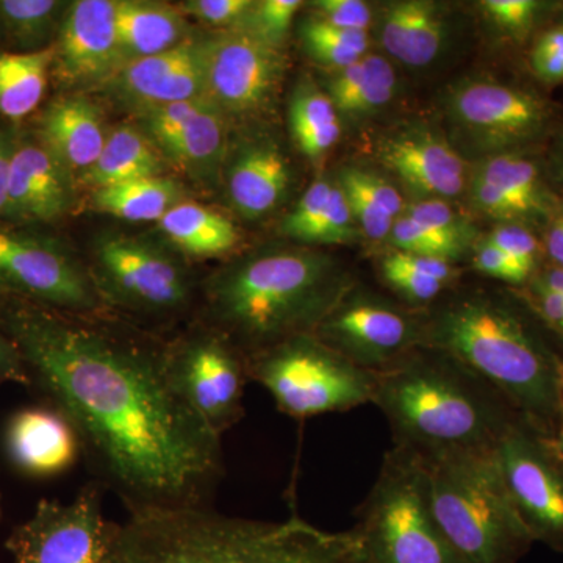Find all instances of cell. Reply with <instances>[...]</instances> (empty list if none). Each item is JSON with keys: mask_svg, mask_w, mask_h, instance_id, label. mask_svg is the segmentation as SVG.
I'll return each mask as SVG.
<instances>
[{"mask_svg": "<svg viewBox=\"0 0 563 563\" xmlns=\"http://www.w3.org/2000/svg\"><path fill=\"white\" fill-rule=\"evenodd\" d=\"M111 95L141 113L177 102L206 99L201 40L121 66L109 81Z\"/></svg>", "mask_w": 563, "mask_h": 563, "instance_id": "obj_18", "label": "cell"}, {"mask_svg": "<svg viewBox=\"0 0 563 563\" xmlns=\"http://www.w3.org/2000/svg\"><path fill=\"white\" fill-rule=\"evenodd\" d=\"M117 32L125 65L179 46L187 40V22L168 3L117 0Z\"/></svg>", "mask_w": 563, "mask_h": 563, "instance_id": "obj_25", "label": "cell"}, {"mask_svg": "<svg viewBox=\"0 0 563 563\" xmlns=\"http://www.w3.org/2000/svg\"><path fill=\"white\" fill-rule=\"evenodd\" d=\"M9 383L31 384V374L22 361L21 352L0 329V387Z\"/></svg>", "mask_w": 563, "mask_h": 563, "instance_id": "obj_53", "label": "cell"}, {"mask_svg": "<svg viewBox=\"0 0 563 563\" xmlns=\"http://www.w3.org/2000/svg\"><path fill=\"white\" fill-rule=\"evenodd\" d=\"M11 462L31 476H55L76 463L81 443L76 429L60 410H21L7 428Z\"/></svg>", "mask_w": 563, "mask_h": 563, "instance_id": "obj_22", "label": "cell"}, {"mask_svg": "<svg viewBox=\"0 0 563 563\" xmlns=\"http://www.w3.org/2000/svg\"><path fill=\"white\" fill-rule=\"evenodd\" d=\"M290 124L299 147L312 162L321 161L342 135L332 99L310 80H303L292 92Z\"/></svg>", "mask_w": 563, "mask_h": 563, "instance_id": "obj_32", "label": "cell"}, {"mask_svg": "<svg viewBox=\"0 0 563 563\" xmlns=\"http://www.w3.org/2000/svg\"><path fill=\"white\" fill-rule=\"evenodd\" d=\"M0 295V329L129 510L207 507L221 439L181 398L166 344Z\"/></svg>", "mask_w": 563, "mask_h": 563, "instance_id": "obj_1", "label": "cell"}, {"mask_svg": "<svg viewBox=\"0 0 563 563\" xmlns=\"http://www.w3.org/2000/svg\"><path fill=\"white\" fill-rule=\"evenodd\" d=\"M184 201V190L172 177L122 181L92 192V207L129 222H158Z\"/></svg>", "mask_w": 563, "mask_h": 563, "instance_id": "obj_30", "label": "cell"}, {"mask_svg": "<svg viewBox=\"0 0 563 563\" xmlns=\"http://www.w3.org/2000/svg\"><path fill=\"white\" fill-rule=\"evenodd\" d=\"M299 0H263L254 2L242 21L233 29L250 33L255 38L280 49L287 38L292 18L301 9Z\"/></svg>", "mask_w": 563, "mask_h": 563, "instance_id": "obj_34", "label": "cell"}, {"mask_svg": "<svg viewBox=\"0 0 563 563\" xmlns=\"http://www.w3.org/2000/svg\"><path fill=\"white\" fill-rule=\"evenodd\" d=\"M363 62H365V77L350 113L354 117L383 109L391 101L396 91V74L390 63L379 55H365Z\"/></svg>", "mask_w": 563, "mask_h": 563, "instance_id": "obj_36", "label": "cell"}, {"mask_svg": "<svg viewBox=\"0 0 563 563\" xmlns=\"http://www.w3.org/2000/svg\"><path fill=\"white\" fill-rule=\"evenodd\" d=\"M526 299L533 312L563 339V295L529 284Z\"/></svg>", "mask_w": 563, "mask_h": 563, "instance_id": "obj_52", "label": "cell"}, {"mask_svg": "<svg viewBox=\"0 0 563 563\" xmlns=\"http://www.w3.org/2000/svg\"><path fill=\"white\" fill-rule=\"evenodd\" d=\"M407 217L412 218L422 228L428 229L437 236L451 244L454 250L462 252L465 242L466 228L455 211L443 199H424L409 207Z\"/></svg>", "mask_w": 563, "mask_h": 563, "instance_id": "obj_38", "label": "cell"}, {"mask_svg": "<svg viewBox=\"0 0 563 563\" xmlns=\"http://www.w3.org/2000/svg\"><path fill=\"white\" fill-rule=\"evenodd\" d=\"M473 265L485 276L495 277V279L507 282V284L523 285L526 282H531L533 277L531 269L526 268L525 265L488 242L477 247Z\"/></svg>", "mask_w": 563, "mask_h": 563, "instance_id": "obj_45", "label": "cell"}, {"mask_svg": "<svg viewBox=\"0 0 563 563\" xmlns=\"http://www.w3.org/2000/svg\"><path fill=\"white\" fill-rule=\"evenodd\" d=\"M11 155H13V144L9 136L0 131V214L5 213L7 198H9Z\"/></svg>", "mask_w": 563, "mask_h": 563, "instance_id": "obj_57", "label": "cell"}, {"mask_svg": "<svg viewBox=\"0 0 563 563\" xmlns=\"http://www.w3.org/2000/svg\"><path fill=\"white\" fill-rule=\"evenodd\" d=\"M488 243L498 247L507 255L515 258L526 268L536 272L537 261H539L540 244L537 242L533 233L518 222H504L498 225L492 235L488 236Z\"/></svg>", "mask_w": 563, "mask_h": 563, "instance_id": "obj_43", "label": "cell"}, {"mask_svg": "<svg viewBox=\"0 0 563 563\" xmlns=\"http://www.w3.org/2000/svg\"><path fill=\"white\" fill-rule=\"evenodd\" d=\"M321 20L336 27L366 32L372 24V11L361 0H318L313 3Z\"/></svg>", "mask_w": 563, "mask_h": 563, "instance_id": "obj_46", "label": "cell"}, {"mask_svg": "<svg viewBox=\"0 0 563 563\" xmlns=\"http://www.w3.org/2000/svg\"><path fill=\"white\" fill-rule=\"evenodd\" d=\"M92 282L107 307L169 318L187 312L195 285L172 252L144 239L109 235L95 247Z\"/></svg>", "mask_w": 563, "mask_h": 563, "instance_id": "obj_9", "label": "cell"}, {"mask_svg": "<svg viewBox=\"0 0 563 563\" xmlns=\"http://www.w3.org/2000/svg\"><path fill=\"white\" fill-rule=\"evenodd\" d=\"M340 185L361 192L366 199L376 203L380 210H384L393 220H398L404 209L401 195L391 187L383 177L373 173L361 172V169L350 168L343 172L340 177Z\"/></svg>", "mask_w": 563, "mask_h": 563, "instance_id": "obj_41", "label": "cell"}, {"mask_svg": "<svg viewBox=\"0 0 563 563\" xmlns=\"http://www.w3.org/2000/svg\"><path fill=\"white\" fill-rule=\"evenodd\" d=\"M376 404L398 446L420 455L492 451L518 417L490 385L432 347L374 373Z\"/></svg>", "mask_w": 563, "mask_h": 563, "instance_id": "obj_5", "label": "cell"}, {"mask_svg": "<svg viewBox=\"0 0 563 563\" xmlns=\"http://www.w3.org/2000/svg\"><path fill=\"white\" fill-rule=\"evenodd\" d=\"M493 461L533 543L563 553V461L551 440L517 418L493 448Z\"/></svg>", "mask_w": 563, "mask_h": 563, "instance_id": "obj_11", "label": "cell"}, {"mask_svg": "<svg viewBox=\"0 0 563 563\" xmlns=\"http://www.w3.org/2000/svg\"><path fill=\"white\" fill-rule=\"evenodd\" d=\"M250 0H188L181 3V13H188L211 27H235L250 11Z\"/></svg>", "mask_w": 563, "mask_h": 563, "instance_id": "obj_44", "label": "cell"}, {"mask_svg": "<svg viewBox=\"0 0 563 563\" xmlns=\"http://www.w3.org/2000/svg\"><path fill=\"white\" fill-rule=\"evenodd\" d=\"M422 346L450 355L537 432L554 435L562 412V362L501 298L474 291L444 303L424 321Z\"/></svg>", "mask_w": 563, "mask_h": 563, "instance_id": "obj_4", "label": "cell"}, {"mask_svg": "<svg viewBox=\"0 0 563 563\" xmlns=\"http://www.w3.org/2000/svg\"><path fill=\"white\" fill-rule=\"evenodd\" d=\"M333 184L328 177L314 180L295 210L282 222V233L299 242L314 243L324 220L325 207L331 199Z\"/></svg>", "mask_w": 563, "mask_h": 563, "instance_id": "obj_35", "label": "cell"}, {"mask_svg": "<svg viewBox=\"0 0 563 563\" xmlns=\"http://www.w3.org/2000/svg\"><path fill=\"white\" fill-rule=\"evenodd\" d=\"M0 295L79 317L109 310L90 272L46 236L0 229Z\"/></svg>", "mask_w": 563, "mask_h": 563, "instance_id": "obj_10", "label": "cell"}, {"mask_svg": "<svg viewBox=\"0 0 563 563\" xmlns=\"http://www.w3.org/2000/svg\"><path fill=\"white\" fill-rule=\"evenodd\" d=\"M166 358L181 398L220 439L242 420L246 358L221 332L195 329L166 344Z\"/></svg>", "mask_w": 563, "mask_h": 563, "instance_id": "obj_12", "label": "cell"}, {"mask_svg": "<svg viewBox=\"0 0 563 563\" xmlns=\"http://www.w3.org/2000/svg\"><path fill=\"white\" fill-rule=\"evenodd\" d=\"M559 390H561V402L563 409V363L561 365V380H559Z\"/></svg>", "mask_w": 563, "mask_h": 563, "instance_id": "obj_61", "label": "cell"}, {"mask_svg": "<svg viewBox=\"0 0 563 563\" xmlns=\"http://www.w3.org/2000/svg\"><path fill=\"white\" fill-rule=\"evenodd\" d=\"M74 195V174L40 139L13 144L5 217L20 221H55L68 213Z\"/></svg>", "mask_w": 563, "mask_h": 563, "instance_id": "obj_19", "label": "cell"}, {"mask_svg": "<svg viewBox=\"0 0 563 563\" xmlns=\"http://www.w3.org/2000/svg\"><path fill=\"white\" fill-rule=\"evenodd\" d=\"M451 109L470 135L495 154L518 151L539 139L551 121L550 107L542 99L492 80L461 85Z\"/></svg>", "mask_w": 563, "mask_h": 563, "instance_id": "obj_16", "label": "cell"}, {"mask_svg": "<svg viewBox=\"0 0 563 563\" xmlns=\"http://www.w3.org/2000/svg\"><path fill=\"white\" fill-rule=\"evenodd\" d=\"M532 68L544 81L563 80V27L544 33L532 52Z\"/></svg>", "mask_w": 563, "mask_h": 563, "instance_id": "obj_48", "label": "cell"}, {"mask_svg": "<svg viewBox=\"0 0 563 563\" xmlns=\"http://www.w3.org/2000/svg\"><path fill=\"white\" fill-rule=\"evenodd\" d=\"M225 187L229 201L246 220L266 217L280 206L291 184V168L272 140L244 141L228 152Z\"/></svg>", "mask_w": 563, "mask_h": 563, "instance_id": "obj_20", "label": "cell"}, {"mask_svg": "<svg viewBox=\"0 0 563 563\" xmlns=\"http://www.w3.org/2000/svg\"><path fill=\"white\" fill-rule=\"evenodd\" d=\"M107 136L101 110L84 96L57 99L41 117V143L73 174L81 176L95 165Z\"/></svg>", "mask_w": 563, "mask_h": 563, "instance_id": "obj_23", "label": "cell"}, {"mask_svg": "<svg viewBox=\"0 0 563 563\" xmlns=\"http://www.w3.org/2000/svg\"><path fill=\"white\" fill-rule=\"evenodd\" d=\"M470 198H472L477 210L483 211L487 217L503 221V224L504 222H518V224H521V221H525L520 210L490 181L473 176L472 184H470Z\"/></svg>", "mask_w": 563, "mask_h": 563, "instance_id": "obj_47", "label": "cell"}, {"mask_svg": "<svg viewBox=\"0 0 563 563\" xmlns=\"http://www.w3.org/2000/svg\"><path fill=\"white\" fill-rule=\"evenodd\" d=\"M365 77V62L363 57L354 65L340 69L339 74L333 77L331 87H329V98L332 99L336 111L350 114L355 99H357L358 90Z\"/></svg>", "mask_w": 563, "mask_h": 563, "instance_id": "obj_51", "label": "cell"}, {"mask_svg": "<svg viewBox=\"0 0 563 563\" xmlns=\"http://www.w3.org/2000/svg\"><path fill=\"white\" fill-rule=\"evenodd\" d=\"M346 533L351 563H462L433 517L421 455L398 444Z\"/></svg>", "mask_w": 563, "mask_h": 563, "instance_id": "obj_7", "label": "cell"}, {"mask_svg": "<svg viewBox=\"0 0 563 563\" xmlns=\"http://www.w3.org/2000/svg\"><path fill=\"white\" fill-rule=\"evenodd\" d=\"M529 284L563 295V269L553 266V268L540 273L539 276H533Z\"/></svg>", "mask_w": 563, "mask_h": 563, "instance_id": "obj_58", "label": "cell"}, {"mask_svg": "<svg viewBox=\"0 0 563 563\" xmlns=\"http://www.w3.org/2000/svg\"><path fill=\"white\" fill-rule=\"evenodd\" d=\"M390 236L396 250L404 254L426 255V257L442 258L446 262L461 255V252L454 250L451 244L443 242L440 236L422 228L407 214L393 222Z\"/></svg>", "mask_w": 563, "mask_h": 563, "instance_id": "obj_37", "label": "cell"}, {"mask_svg": "<svg viewBox=\"0 0 563 563\" xmlns=\"http://www.w3.org/2000/svg\"><path fill=\"white\" fill-rule=\"evenodd\" d=\"M68 9L69 3L57 0H0V25L21 52L49 49Z\"/></svg>", "mask_w": 563, "mask_h": 563, "instance_id": "obj_33", "label": "cell"}, {"mask_svg": "<svg viewBox=\"0 0 563 563\" xmlns=\"http://www.w3.org/2000/svg\"><path fill=\"white\" fill-rule=\"evenodd\" d=\"M314 335L358 368L379 373L422 346L424 321L351 287Z\"/></svg>", "mask_w": 563, "mask_h": 563, "instance_id": "obj_15", "label": "cell"}, {"mask_svg": "<svg viewBox=\"0 0 563 563\" xmlns=\"http://www.w3.org/2000/svg\"><path fill=\"white\" fill-rule=\"evenodd\" d=\"M306 49L310 57L322 63V65L332 66V68L344 69L361 60L362 55L357 52L347 49V47L336 46L329 41L302 38Z\"/></svg>", "mask_w": 563, "mask_h": 563, "instance_id": "obj_54", "label": "cell"}, {"mask_svg": "<svg viewBox=\"0 0 563 563\" xmlns=\"http://www.w3.org/2000/svg\"><path fill=\"white\" fill-rule=\"evenodd\" d=\"M357 221L339 184L333 185L331 199L325 207L324 220L314 236V243L339 244L350 243L357 239Z\"/></svg>", "mask_w": 563, "mask_h": 563, "instance_id": "obj_40", "label": "cell"}, {"mask_svg": "<svg viewBox=\"0 0 563 563\" xmlns=\"http://www.w3.org/2000/svg\"><path fill=\"white\" fill-rule=\"evenodd\" d=\"M380 272H383V277L387 285H390L393 290L398 292L406 301L412 303L431 302L433 299L439 298L440 292L444 288L442 282L412 272V269L396 261L393 254L384 258Z\"/></svg>", "mask_w": 563, "mask_h": 563, "instance_id": "obj_39", "label": "cell"}, {"mask_svg": "<svg viewBox=\"0 0 563 563\" xmlns=\"http://www.w3.org/2000/svg\"><path fill=\"white\" fill-rule=\"evenodd\" d=\"M157 224L177 250L195 257L228 254L239 242V231L228 218L196 202L177 203Z\"/></svg>", "mask_w": 563, "mask_h": 563, "instance_id": "obj_29", "label": "cell"}, {"mask_svg": "<svg viewBox=\"0 0 563 563\" xmlns=\"http://www.w3.org/2000/svg\"><path fill=\"white\" fill-rule=\"evenodd\" d=\"M444 22L439 9L424 0H406L388 7L383 18L384 49L404 65H429L439 57L444 43Z\"/></svg>", "mask_w": 563, "mask_h": 563, "instance_id": "obj_24", "label": "cell"}, {"mask_svg": "<svg viewBox=\"0 0 563 563\" xmlns=\"http://www.w3.org/2000/svg\"><path fill=\"white\" fill-rule=\"evenodd\" d=\"M114 525L103 517L101 485H88L70 503L41 501L14 529V563H113Z\"/></svg>", "mask_w": 563, "mask_h": 563, "instance_id": "obj_13", "label": "cell"}, {"mask_svg": "<svg viewBox=\"0 0 563 563\" xmlns=\"http://www.w3.org/2000/svg\"><path fill=\"white\" fill-rule=\"evenodd\" d=\"M228 152L225 118L210 102L203 101L166 158L192 179L213 185L220 180Z\"/></svg>", "mask_w": 563, "mask_h": 563, "instance_id": "obj_28", "label": "cell"}, {"mask_svg": "<svg viewBox=\"0 0 563 563\" xmlns=\"http://www.w3.org/2000/svg\"><path fill=\"white\" fill-rule=\"evenodd\" d=\"M551 444L555 450V453L559 454V457L563 461V409L561 412V418H559L558 428H555L554 435L551 437Z\"/></svg>", "mask_w": 563, "mask_h": 563, "instance_id": "obj_60", "label": "cell"}, {"mask_svg": "<svg viewBox=\"0 0 563 563\" xmlns=\"http://www.w3.org/2000/svg\"><path fill=\"white\" fill-rule=\"evenodd\" d=\"M113 563H351V544L346 532L298 515L261 521L209 507L139 509L114 525Z\"/></svg>", "mask_w": 563, "mask_h": 563, "instance_id": "obj_3", "label": "cell"}, {"mask_svg": "<svg viewBox=\"0 0 563 563\" xmlns=\"http://www.w3.org/2000/svg\"><path fill=\"white\" fill-rule=\"evenodd\" d=\"M351 287L350 274L324 252L269 247L211 273L201 296L207 324L250 358L314 333Z\"/></svg>", "mask_w": 563, "mask_h": 563, "instance_id": "obj_2", "label": "cell"}, {"mask_svg": "<svg viewBox=\"0 0 563 563\" xmlns=\"http://www.w3.org/2000/svg\"><path fill=\"white\" fill-rule=\"evenodd\" d=\"M544 250L555 268L563 269V202H559L551 217L548 218Z\"/></svg>", "mask_w": 563, "mask_h": 563, "instance_id": "obj_56", "label": "cell"}, {"mask_svg": "<svg viewBox=\"0 0 563 563\" xmlns=\"http://www.w3.org/2000/svg\"><path fill=\"white\" fill-rule=\"evenodd\" d=\"M379 157L413 190L450 199L465 187V165L443 139L428 131H407L385 140Z\"/></svg>", "mask_w": 563, "mask_h": 563, "instance_id": "obj_21", "label": "cell"}, {"mask_svg": "<svg viewBox=\"0 0 563 563\" xmlns=\"http://www.w3.org/2000/svg\"><path fill=\"white\" fill-rule=\"evenodd\" d=\"M473 176L495 185L520 210L525 221L550 218L559 206L542 169L523 152L493 154L479 163Z\"/></svg>", "mask_w": 563, "mask_h": 563, "instance_id": "obj_26", "label": "cell"}, {"mask_svg": "<svg viewBox=\"0 0 563 563\" xmlns=\"http://www.w3.org/2000/svg\"><path fill=\"white\" fill-rule=\"evenodd\" d=\"M481 5L493 22L512 35L531 31L544 10V3L537 0H485Z\"/></svg>", "mask_w": 563, "mask_h": 563, "instance_id": "obj_42", "label": "cell"}, {"mask_svg": "<svg viewBox=\"0 0 563 563\" xmlns=\"http://www.w3.org/2000/svg\"><path fill=\"white\" fill-rule=\"evenodd\" d=\"M163 169V155L146 133L124 124L109 132L101 155L87 173L81 174V180L99 190L122 181L158 177Z\"/></svg>", "mask_w": 563, "mask_h": 563, "instance_id": "obj_27", "label": "cell"}, {"mask_svg": "<svg viewBox=\"0 0 563 563\" xmlns=\"http://www.w3.org/2000/svg\"><path fill=\"white\" fill-rule=\"evenodd\" d=\"M553 169L555 179H558L559 185H561L563 190V136L558 141V146H555L553 155Z\"/></svg>", "mask_w": 563, "mask_h": 563, "instance_id": "obj_59", "label": "cell"}, {"mask_svg": "<svg viewBox=\"0 0 563 563\" xmlns=\"http://www.w3.org/2000/svg\"><path fill=\"white\" fill-rule=\"evenodd\" d=\"M54 57V46L38 52L0 54V114L20 120L40 106Z\"/></svg>", "mask_w": 563, "mask_h": 563, "instance_id": "obj_31", "label": "cell"}, {"mask_svg": "<svg viewBox=\"0 0 563 563\" xmlns=\"http://www.w3.org/2000/svg\"><path fill=\"white\" fill-rule=\"evenodd\" d=\"M301 35L302 38L329 41V43L336 44V46L347 47V49L357 52L362 57H365V52L368 51V33L336 27V25L329 24L321 18H313V20L303 22Z\"/></svg>", "mask_w": 563, "mask_h": 563, "instance_id": "obj_50", "label": "cell"}, {"mask_svg": "<svg viewBox=\"0 0 563 563\" xmlns=\"http://www.w3.org/2000/svg\"><path fill=\"white\" fill-rule=\"evenodd\" d=\"M54 49L52 66L65 87L107 84L124 65L117 32V0L69 3Z\"/></svg>", "mask_w": 563, "mask_h": 563, "instance_id": "obj_17", "label": "cell"}, {"mask_svg": "<svg viewBox=\"0 0 563 563\" xmlns=\"http://www.w3.org/2000/svg\"><path fill=\"white\" fill-rule=\"evenodd\" d=\"M206 101L222 117L250 120L268 109L287 69L284 52L240 29L201 40Z\"/></svg>", "mask_w": 563, "mask_h": 563, "instance_id": "obj_14", "label": "cell"}, {"mask_svg": "<svg viewBox=\"0 0 563 563\" xmlns=\"http://www.w3.org/2000/svg\"><path fill=\"white\" fill-rule=\"evenodd\" d=\"M247 376L295 418L346 412L373 402L374 373L358 368L314 333L292 336L246 358Z\"/></svg>", "mask_w": 563, "mask_h": 563, "instance_id": "obj_8", "label": "cell"}, {"mask_svg": "<svg viewBox=\"0 0 563 563\" xmlns=\"http://www.w3.org/2000/svg\"><path fill=\"white\" fill-rule=\"evenodd\" d=\"M437 525L462 563H518L533 540L492 451L421 455Z\"/></svg>", "mask_w": 563, "mask_h": 563, "instance_id": "obj_6", "label": "cell"}, {"mask_svg": "<svg viewBox=\"0 0 563 563\" xmlns=\"http://www.w3.org/2000/svg\"><path fill=\"white\" fill-rule=\"evenodd\" d=\"M393 257L402 263L407 268L422 276L431 277L446 285L454 277V269L450 262L442 258L426 257V255L404 254V252H393Z\"/></svg>", "mask_w": 563, "mask_h": 563, "instance_id": "obj_55", "label": "cell"}, {"mask_svg": "<svg viewBox=\"0 0 563 563\" xmlns=\"http://www.w3.org/2000/svg\"><path fill=\"white\" fill-rule=\"evenodd\" d=\"M340 185V184H339ZM342 187V185H340ZM343 188L344 195H346L347 201L354 213L355 221L361 225L365 235L372 240H384L390 236L393 220L388 217L384 210H380L376 203L366 199L361 192L350 190V188Z\"/></svg>", "mask_w": 563, "mask_h": 563, "instance_id": "obj_49", "label": "cell"}]
</instances>
